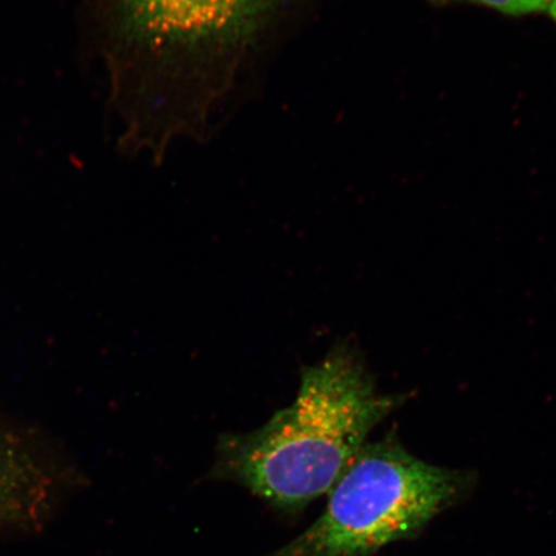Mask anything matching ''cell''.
Masks as SVG:
<instances>
[{
  "label": "cell",
  "instance_id": "6da1fadb",
  "mask_svg": "<svg viewBox=\"0 0 556 556\" xmlns=\"http://www.w3.org/2000/svg\"><path fill=\"white\" fill-rule=\"evenodd\" d=\"M302 0H88L129 154L203 138Z\"/></svg>",
  "mask_w": 556,
  "mask_h": 556
},
{
  "label": "cell",
  "instance_id": "7a4b0ae2",
  "mask_svg": "<svg viewBox=\"0 0 556 556\" xmlns=\"http://www.w3.org/2000/svg\"><path fill=\"white\" fill-rule=\"evenodd\" d=\"M400 402L378 393L358 353L339 344L303 368L293 405L254 432L220 437L214 475L283 509H302L330 492Z\"/></svg>",
  "mask_w": 556,
  "mask_h": 556
},
{
  "label": "cell",
  "instance_id": "3957f363",
  "mask_svg": "<svg viewBox=\"0 0 556 556\" xmlns=\"http://www.w3.org/2000/svg\"><path fill=\"white\" fill-rule=\"evenodd\" d=\"M465 485L462 472L420 460L393 435L364 444L332 485L321 517L277 556H372L417 536Z\"/></svg>",
  "mask_w": 556,
  "mask_h": 556
},
{
  "label": "cell",
  "instance_id": "277c9868",
  "mask_svg": "<svg viewBox=\"0 0 556 556\" xmlns=\"http://www.w3.org/2000/svg\"><path fill=\"white\" fill-rule=\"evenodd\" d=\"M434 5L476 4L507 16H527L546 12L548 0H428Z\"/></svg>",
  "mask_w": 556,
  "mask_h": 556
},
{
  "label": "cell",
  "instance_id": "5b68a950",
  "mask_svg": "<svg viewBox=\"0 0 556 556\" xmlns=\"http://www.w3.org/2000/svg\"><path fill=\"white\" fill-rule=\"evenodd\" d=\"M20 475V470L13 467V464L7 463L4 457L0 455V486L10 483Z\"/></svg>",
  "mask_w": 556,
  "mask_h": 556
},
{
  "label": "cell",
  "instance_id": "8992f818",
  "mask_svg": "<svg viewBox=\"0 0 556 556\" xmlns=\"http://www.w3.org/2000/svg\"><path fill=\"white\" fill-rule=\"evenodd\" d=\"M546 12L554 20V23L556 24V0H548V5Z\"/></svg>",
  "mask_w": 556,
  "mask_h": 556
}]
</instances>
